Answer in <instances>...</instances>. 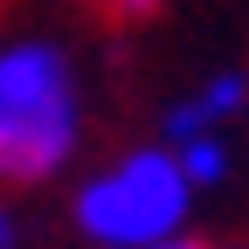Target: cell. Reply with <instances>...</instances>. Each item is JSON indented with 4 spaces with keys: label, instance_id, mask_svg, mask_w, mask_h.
Instances as JSON below:
<instances>
[{
    "label": "cell",
    "instance_id": "obj_1",
    "mask_svg": "<svg viewBox=\"0 0 249 249\" xmlns=\"http://www.w3.org/2000/svg\"><path fill=\"white\" fill-rule=\"evenodd\" d=\"M83 139V90L55 42L0 49V180L35 187L70 166Z\"/></svg>",
    "mask_w": 249,
    "mask_h": 249
},
{
    "label": "cell",
    "instance_id": "obj_2",
    "mask_svg": "<svg viewBox=\"0 0 249 249\" xmlns=\"http://www.w3.org/2000/svg\"><path fill=\"white\" fill-rule=\"evenodd\" d=\"M187 194H194V180L180 173V152L139 145L76 194V229L97 249H152L180 235Z\"/></svg>",
    "mask_w": 249,
    "mask_h": 249
},
{
    "label": "cell",
    "instance_id": "obj_3",
    "mask_svg": "<svg viewBox=\"0 0 249 249\" xmlns=\"http://www.w3.org/2000/svg\"><path fill=\"white\" fill-rule=\"evenodd\" d=\"M180 173L194 180V187H222V180H229V145H222V132L187 139V145H180Z\"/></svg>",
    "mask_w": 249,
    "mask_h": 249
},
{
    "label": "cell",
    "instance_id": "obj_4",
    "mask_svg": "<svg viewBox=\"0 0 249 249\" xmlns=\"http://www.w3.org/2000/svg\"><path fill=\"white\" fill-rule=\"evenodd\" d=\"M194 104H201L214 124H229V118L249 104V76H242V70H222V76H208V83L194 90Z\"/></svg>",
    "mask_w": 249,
    "mask_h": 249
},
{
    "label": "cell",
    "instance_id": "obj_5",
    "mask_svg": "<svg viewBox=\"0 0 249 249\" xmlns=\"http://www.w3.org/2000/svg\"><path fill=\"white\" fill-rule=\"evenodd\" d=\"M104 7H111V14H118V21H145V14H152V7H160V0H104Z\"/></svg>",
    "mask_w": 249,
    "mask_h": 249
},
{
    "label": "cell",
    "instance_id": "obj_6",
    "mask_svg": "<svg viewBox=\"0 0 249 249\" xmlns=\"http://www.w3.org/2000/svg\"><path fill=\"white\" fill-rule=\"evenodd\" d=\"M152 249H235V242H194V235H173V242H152Z\"/></svg>",
    "mask_w": 249,
    "mask_h": 249
},
{
    "label": "cell",
    "instance_id": "obj_7",
    "mask_svg": "<svg viewBox=\"0 0 249 249\" xmlns=\"http://www.w3.org/2000/svg\"><path fill=\"white\" fill-rule=\"evenodd\" d=\"M0 249H14V222H7V214H0Z\"/></svg>",
    "mask_w": 249,
    "mask_h": 249
}]
</instances>
